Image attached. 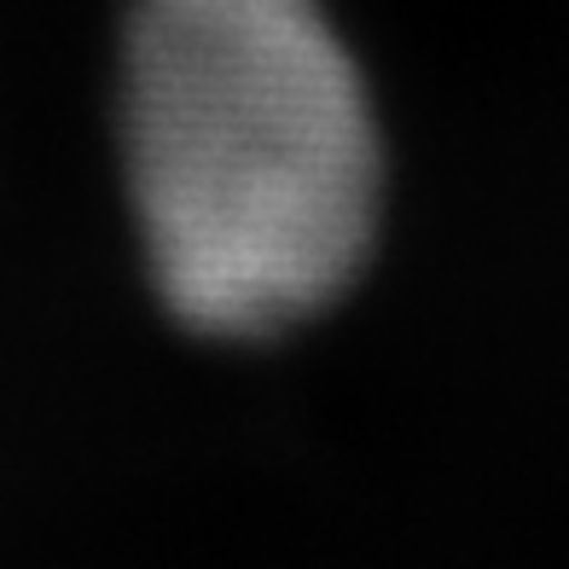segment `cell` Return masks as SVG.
<instances>
[{
  "label": "cell",
  "instance_id": "cell-1",
  "mask_svg": "<svg viewBox=\"0 0 569 569\" xmlns=\"http://www.w3.org/2000/svg\"><path fill=\"white\" fill-rule=\"evenodd\" d=\"M128 180L163 302L268 338L355 279L378 221V134L320 0H140Z\"/></svg>",
  "mask_w": 569,
  "mask_h": 569
}]
</instances>
